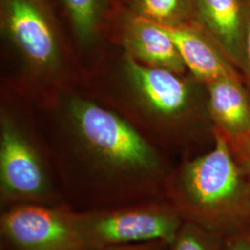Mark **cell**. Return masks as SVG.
I'll list each match as a JSON object with an SVG mask.
<instances>
[{"label":"cell","mask_w":250,"mask_h":250,"mask_svg":"<svg viewBox=\"0 0 250 250\" xmlns=\"http://www.w3.org/2000/svg\"><path fill=\"white\" fill-rule=\"evenodd\" d=\"M71 110L72 141L56 162L66 206L79 212L164 198L170 170L148 139L89 101L76 99Z\"/></svg>","instance_id":"cell-1"},{"label":"cell","mask_w":250,"mask_h":250,"mask_svg":"<svg viewBox=\"0 0 250 250\" xmlns=\"http://www.w3.org/2000/svg\"><path fill=\"white\" fill-rule=\"evenodd\" d=\"M213 147L170 171L164 198L184 222L230 239L250 235V180L232 158L225 134L212 129Z\"/></svg>","instance_id":"cell-2"},{"label":"cell","mask_w":250,"mask_h":250,"mask_svg":"<svg viewBox=\"0 0 250 250\" xmlns=\"http://www.w3.org/2000/svg\"><path fill=\"white\" fill-rule=\"evenodd\" d=\"M73 223L91 250L148 241L174 240L184 223L165 198L88 211H73Z\"/></svg>","instance_id":"cell-3"},{"label":"cell","mask_w":250,"mask_h":250,"mask_svg":"<svg viewBox=\"0 0 250 250\" xmlns=\"http://www.w3.org/2000/svg\"><path fill=\"white\" fill-rule=\"evenodd\" d=\"M22 204L65 205L57 175L35 141L12 125L0 135V210Z\"/></svg>","instance_id":"cell-4"},{"label":"cell","mask_w":250,"mask_h":250,"mask_svg":"<svg viewBox=\"0 0 250 250\" xmlns=\"http://www.w3.org/2000/svg\"><path fill=\"white\" fill-rule=\"evenodd\" d=\"M0 250H91L68 206L22 204L0 210Z\"/></svg>","instance_id":"cell-5"},{"label":"cell","mask_w":250,"mask_h":250,"mask_svg":"<svg viewBox=\"0 0 250 250\" xmlns=\"http://www.w3.org/2000/svg\"><path fill=\"white\" fill-rule=\"evenodd\" d=\"M3 13L5 26L30 61L39 66L55 62L53 30L38 0H5Z\"/></svg>","instance_id":"cell-6"},{"label":"cell","mask_w":250,"mask_h":250,"mask_svg":"<svg viewBox=\"0 0 250 250\" xmlns=\"http://www.w3.org/2000/svg\"><path fill=\"white\" fill-rule=\"evenodd\" d=\"M193 3L197 25L241 70L249 3L243 0H193Z\"/></svg>","instance_id":"cell-7"},{"label":"cell","mask_w":250,"mask_h":250,"mask_svg":"<svg viewBox=\"0 0 250 250\" xmlns=\"http://www.w3.org/2000/svg\"><path fill=\"white\" fill-rule=\"evenodd\" d=\"M162 26L176 45L187 69L198 80L208 84L226 76H238L234 65L197 23Z\"/></svg>","instance_id":"cell-8"},{"label":"cell","mask_w":250,"mask_h":250,"mask_svg":"<svg viewBox=\"0 0 250 250\" xmlns=\"http://www.w3.org/2000/svg\"><path fill=\"white\" fill-rule=\"evenodd\" d=\"M126 70L134 86L156 112L167 118L185 111L190 102V90L178 73L168 69L144 66L130 54Z\"/></svg>","instance_id":"cell-9"},{"label":"cell","mask_w":250,"mask_h":250,"mask_svg":"<svg viewBox=\"0 0 250 250\" xmlns=\"http://www.w3.org/2000/svg\"><path fill=\"white\" fill-rule=\"evenodd\" d=\"M125 40L130 55L147 66L178 74L187 70L176 45L161 24L134 14L126 25Z\"/></svg>","instance_id":"cell-10"},{"label":"cell","mask_w":250,"mask_h":250,"mask_svg":"<svg viewBox=\"0 0 250 250\" xmlns=\"http://www.w3.org/2000/svg\"><path fill=\"white\" fill-rule=\"evenodd\" d=\"M208 109L214 127L227 136L250 129V99L240 76H226L208 84Z\"/></svg>","instance_id":"cell-11"},{"label":"cell","mask_w":250,"mask_h":250,"mask_svg":"<svg viewBox=\"0 0 250 250\" xmlns=\"http://www.w3.org/2000/svg\"><path fill=\"white\" fill-rule=\"evenodd\" d=\"M133 8L134 15L161 25L197 23L193 0H133Z\"/></svg>","instance_id":"cell-12"},{"label":"cell","mask_w":250,"mask_h":250,"mask_svg":"<svg viewBox=\"0 0 250 250\" xmlns=\"http://www.w3.org/2000/svg\"><path fill=\"white\" fill-rule=\"evenodd\" d=\"M170 250H228L224 237L197 224L184 222Z\"/></svg>","instance_id":"cell-13"},{"label":"cell","mask_w":250,"mask_h":250,"mask_svg":"<svg viewBox=\"0 0 250 250\" xmlns=\"http://www.w3.org/2000/svg\"><path fill=\"white\" fill-rule=\"evenodd\" d=\"M72 24L82 40H88L99 21L103 0H63Z\"/></svg>","instance_id":"cell-14"},{"label":"cell","mask_w":250,"mask_h":250,"mask_svg":"<svg viewBox=\"0 0 250 250\" xmlns=\"http://www.w3.org/2000/svg\"><path fill=\"white\" fill-rule=\"evenodd\" d=\"M225 136L235 163L250 180V129L239 135Z\"/></svg>","instance_id":"cell-15"},{"label":"cell","mask_w":250,"mask_h":250,"mask_svg":"<svg viewBox=\"0 0 250 250\" xmlns=\"http://www.w3.org/2000/svg\"><path fill=\"white\" fill-rule=\"evenodd\" d=\"M98 250H170V244L164 241H148L112 246Z\"/></svg>","instance_id":"cell-16"},{"label":"cell","mask_w":250,"mask_h":250,"mask_svg":"<svg viewBox=\"0 0 250 250\" xmlns=\"http://www.w3.org/2000/svg\"><path fill=\"white\" fill-rule=\"evenodd\" d=\"M242 72H244L246 80L250 86V2L248 7L247 22L244 36V47H243V63Z\"/></svg>","instance_id":"cell-17"},{"label":"cell","mask_w":250,"mask_h":250,"mask_svg":"<svg viewBox=\"0 0 250 250\" xmlns=\"http://www.w3.org/2000/svg\"><path fill=\"white\" fill-rule=\"evenodd\" d=\"M228 250H250L249 235H241L227 239Z\"/></svg>","instance_id":"cell-18"},{"label":"cell","mask_w":250,"mask_h":250,"mask_svg":"<svg viewBox=\"0 0 250 250\" xmlns=\"http://www.w3.org/2000/svg\"><path fill=\"white\" fill-rule=\"evenodd\" d=\"M249 239H250V235H249Z\"/></svg>","instance_id":"cell-19"}]
</instances>
